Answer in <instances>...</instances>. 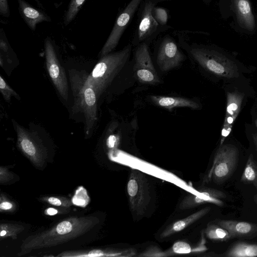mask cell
I'll return each instance as SVG.
<instances>
[{
    "label": "cell",
    "instance_id": "cell-23",
    "mask_svg": "<svg viewBox=\"0 0 257 257\" xmlns=\"http://www.w3.org/2000/svg\"><path fill=\"white\" fill-rule=\"evenodd\" d=\"M203 232L207 238L214 242L225 241L231 239L229 232L214 221L207 224Z\"/></svg>",
    "mask_w": 257,
    "mask_h": 257
},
{
    "label": "cell",
    "instance_id": "cell-32",
    "mask_svg": "<svg viewBox=\"0 0 257 257\" xmlns=\"http://www.w3.org/2000/svg\"><path fill=\"white\" fill-rule=\"evenodd\" d=\"M13 172L5 167L1 166L0 168V182L2 184H8L11 182L15 178Z\"/></svg>",
    "mask_w": 257,
    "mask_h": 257
},
{
    "label": "cell",
    "instance_id": "cell-10",
    "mask_svg": "<svg viewBox=\"0 0 257 257\" xmlns=\"http://www.w3.org/2000/svg\"><path fill=\"white\" fill-rule=\"evenodd\" d=\"M45 52L47 69L52 82L62 98H68V85L65 69L61 65L55 48L50 38L45 41Z\"/></svg>",
    "mask_w": 257,
    "mask_h": 257
},
{
    "label": "cell",
    "instance_id": "cell-36",
    "mask_svg": "<svg viewBox=\"0 0 257 257\" xmlns=\"http://www.w3.org/2000/svg\"><path fill=\"white\" fill-rule=\"evenodd\" d=\"M252 140L255 149L257 150V134H253L252 135Z\"/></svg>",
    "mask_w": 257,
    "mask_h": 257
},
{
    "label": "cell",
    "instance_id": "cell-8",
    "mask_svg": "<svg viewBox=\"0 0 257 257\" xmlns=\"http://www.w3.org/2000/svg\"><path fill=\"white\" fill-rule=\"evenodd\" d=\"M143 1L144 0H131L119 13L100 52V57L110 53L116 48L123 33Z\"/></svg>",
    "mask_w": 257,
    "mask_h": 257
},
{
    "label": "cell",
    "instance_id": "cell-3",
    "mask_svg": "<svg viewBox=\"0 0 257 257\" xmlns=\"http://www.w3.org/2000/svg\"><path fill=\"white\" fill-rule=\"evenodd\" d=\"M88 74L79 71H70V80L74 98L73 111L82 112L85 121L86 134L89 136L97 120L96 91L86 82Z\"/></svg>",
    "mask_w": 257,
    "mask_h": 257
},
{
    "label": "cell",
    "instance_id": "cell-4",
    "mask_svg": "<svg viewBox=\"0 0 257 257\" xmlns=\"http://www.w3.org/2000/svg\"><path fill=\"white\" fill-rule=\"evenodd\" d=\"M189 52L204 69L218 77L229 79L238 76L237 67L234 62L215 50L192 46L190 47Z\"/></svg>",
    "mask_w": 257,
    "mask_h": 257
},
{
    "label": "cell",
    "instance_id": "cell-7",
    "mask_svg": "<svg viewBox=\"0 0 257 257\" xmlns=\"http://www.w3.org/2000/svg\"><path fill=\"white\" fill-rule=\"evenodd\" d=\"M126 191L132 212L143 215L151 200L149 184L144 172L131 168Z\"/></svg>",
    "mask_w": 257,
    "mask_h": 257
},
{
    "label": "cell",
    "instance_id": "cell-35",
    "mask_svg": "<svg viewBox=\"0 0 257 257\" xmlns=\"http://www.w3.org/2000/svg\"><path fill=\"white\" fill-rule=\"evenodd\" d=\"M57 213L58 210L54 208H49L45 211V214L48 215H54Z\"/></svg>",
    "mask_w": 257,
    "mask_h": 257
},
{
    "label": "cell",
    "instance_id": "cell-26",
    "mask_svg": "<svg viewBox=\"0 0 257 257\" xmlns=\"http://www.w3.org/2000/svg\"><path fill=\"white\" fill-rule=\"evenodd\" d=\"M138 80L143 83L155 84L160 82L156 71L148 69H139L136 70Z\"/></svg>",
    "mask_w": 257,
    "mask_h": 257
},
{
    "label": "cell",
    "instance_id": "cell-27",
    "mask_svg": "<svg viewBox=\"0 0 257 257\" xmlns=\"http://www.w3.org/2000/svg\"><path fill=\"white\" fill-rule=\"evenodd\" d=\"M85 0H71L65 15L64 23L67 25L76 17Z\"/></svg>",
    "mask_w": 257,
    "mask_h": 257
},
{
    "label": "cell",
    "instance_id": "cell-16",
    "mask_svg": "<svg viewBox=\"0 0 257 257\" xmlns=\"http://www.w3.org/2000/svg\"><path fill=\"white\" fill-rule=\"evenodd\" d=\"M225 228L232 238L251 239L257 236V224L239 220L216 219L213 220Z\"/></svg>",
    "mask_w": 257,
    "mask_h": 257
},
{
    "label": "cell",
    "instance_id": "cell-13",
    "mask_svg": "<svg viewBox=\"0 0 257 257\" xmlns=\"http://www.w3.org/2000/svg\"><path fill=\"white\" fill-rule=\"evenodd\" d=\"M198 193L199 195L190 193L186 196L180 202L179 206V208L188 209L207 203H211L221 206L223 202L220 199L226 197V195L224 192L206 186L199 187Z\"/></svg>",
    "mask_w": 257,
    "mask_h": 257
},
{
    "label": "cell",
    "instance_id": "cell-22",
    "mask_svg": "<svg viewBox=\"0 0 257 257\" xmlns=\"http://www.w3.org/2000/svg\"><path fill=\"white\" fill-rule=\"evenodd\" d=\"M135 70L148 69L156 71L150 56L148 44L142 43L138 45L135 53Z\"/></svg>",
    "mask_w": 257,
    "mask_h": 257
},
{
    "label": "cell",
    "instance_id": "cell-38",
    "mask_svg": "<svg viewBox=\"0 0 257 257\" xmlns=\"http://www.w3.org/2000/svg\"><path fill=\"white\" fill-rule=\"evenodd\" d=\"M254 122H255V125L256 127H257V118L255 119Z\"/></svg>",
    "mask_w": 257,
    "mask_h": 257
},
{
    "label": "cell",
    "instance_id": "cell-21",
    "mask_svg": "<svg viewBox=\"0 0 257 257\" xmlns=\"http://www.w3.org/2000/svg\"><path fill=\"white\" fill-rule=\"evenodd\" d=\"M151 99L157 105L168 109L176 107H188L195 109L199 107L196 102L185 97L152 95Z\"/></svg>",
    "mask_w": 257,
    "mask_h": 257
},
{
    "label": "cell",
    "instance_id": "cell-31",
    "mask_svg": "<svg viewBox=\"0 0 257 257\" xmlns=\"http://www.w3.org/2000/svg\"><path fill=\"white\" fill-rule=\"evenodd\" d=\"M0 201L1 212H12L16 210V205L15 203L9 200L3 193L1 194Z\"/></svg>",
    "mask_w": 257,
    "mask_h": 257
},
{
    "label": "cell",
    "instance_id": "cell-12",
    "mask_svg": "<svg viewBox=\"0 0 257 257\" xmlns=\"http://www.w3.org/2000/svg\"><path fill=\"white\" fill-rule=\"evenodd\" d=\"M184 58L172 37L166 35L161 39L157 55V64L161 71H168L179 66Z\"/></svg>",
    "mask_w": 257,
    "mask_h": 257
},
{
    "label": "cell",
    "instance_id": "cell-29",
    "mask_svg": "<svg viewBox=\"0 0 257 257\" xmlns=\"http://www.w3.org/2000/svg\"><path fill=\"white\" fill-rule=\"evenodd\" d=\"M0 91L4 99L8 102L12 96L18 100L21 99L19 94L7 83L2 76H0Z\"/></svg>",
    "mask_w": 257,
    "mask_h": 257
},
{
    "label": "cell",
    "instance_id": "cell-18",
    "mask_svg": "<svg viewBox=\"0 0 257 257\" xmlns=\"http://www.w3.org/2000/svg\"><path fill=\"white\" fill-rule=\"evenodd\" d=\"M17 1L20 13L32 30H35L40 23L51 21L50 18L46 14L34 8L25 0Z\"/></svg>",
    "mask_w": 257,
    "mask_h": 257
},
{
    "label": "cell",
    "instance_id": "cell-25",
    "mask_svg": "<svg viewBox=\"0 0 257 257\" xmlns=\"http://www.w3.org/2000/svg\"><path fill=\"white\" fill-rule=\"evenodd\" d=\"M25 229L24 225L20 223L4 222L0 224L1 240L6 238L17 239L18 235Z\"/></svg>",
    "mask_w": 257,
    "mask_h": 257
},
{
    "label": "cell",
    "instance_id": "cell-28",
    "mask_svg": "<svg viewBox=\"0 0 257 257\" xmlns=\"http://www.w3.org/2000/svg\"><path fill=\"white\" fill-rule=\"evenodd\" d=\"M41 200L52 205L62 207H69L73 202L68 198L60 196H45L41 198Z\"/></svg>",
    "mask_w": 257,
    "mask_h": 257
},
{
    "label": "cell",
    "instance_id": "cell-30",
    "mask_svg": "<svg viewBox=\"0 0 257 257\" xmlns=\"http://www.w3.org/2000/svg\"><path fill=\"white\" fill-rule=\"evenodd\" d=\"M152 14L160 25L163 26H167L168 15L166 9L155 6L153 9Z\"/></svg>",
    "mask_w": 257,
    "mask_h": 257
},
{
    "label": "cell",
    "instance_id": "cell-37",
    "mask_svg": "<svg viewBox=\"0 0 257 257\" xmlns=\"http://www.w3.org/2000/svg\"><path fill=\"white\" fill-rule=\"evenodd\" d=\"M150 1L154 2L155 4H157L160 2H165V1H172V0H150Z\"/></svg>",
    "mask_w": 257,
    "mask_h": 257
},
{
    "label": "cell",
    "instance_id": "cell-40",
    "mask_svg": "<svg viewBox=\"0 0 257 257\" xmlns=\"http://www.w3.org/2000/svg\"><path fill=\"white\" fill-rule=\"evenodd\" d=\"M256 201H257V197H256Z\"/></svg>",
    "mask_w": 257,
    "mask_h": 257
},
{
    "label": "cell",
    "instance_id": "cell-2",
    "mask_svg": "<svg viewBox=\"0 0 257 257\" xmlns=\"http://www.w3.org/2000/svg\"><path fill=\"white\" fill-rule=\"evenodd\" d=\"M131 51L132 45L128 44L119 51L110 53L100 57L91 72L88 74L86 82L95 90L97 98L122 69Z\"/></svg>",
    "mask_w": 257,
    "mask_h": 257
},
{
    "label": "cell",
    "instance_id": "cell-34",
    "mask_svg": "<svg viewBox=\"0 0 257 257\" xmlns=\"http://www.w3.org/2000/svg\"><path fill=\"white\" fill-rule=\"evenodd\" d=\"M116 144V139L113 136H110L107 141V145L109 148H113Z\"/></svg>",
    "mask_w": 257,
    "mask_h": 257
},
{
    "label": "cell",
    "instance_id": "cell-9",
    "mask_svg": "<svg viewBox=\"0 0 257 257\" xmlns=\"http://www.w3.org/2000/svg\"><path fill=\"white\" fill-rule=\"evenodd\" d=\"M156 5L150 0H144L141 4L140 16L134 40L139 44L146 43L147 40L170 28L168 26L160 25L153 17L152 10Z\"/></svg>",
    "mask_w": 257,
    "mask_h": 257
},
{
    "label": "cell",
    "instance_id": "cell-14",
    "mask_svg": "<svg viewBox=\"0 0 257 257\" xmlns=\"http://www.w3.org/2000/svg\"><path fill=\"white\" fill-rule=\"evenodd\" d=\"M243 98L244 94L238 91L227 92L226 93V112L221 133L220 146L223 144L230 134L233 123L241 110Z\"/></svg>",
    "mask_w": 257,
    "mask_h": 257
},
{
    "label": "cell",
    "instance_id": "cell-39",
    "mask_svg": "<svg viewBox=\"0 0 257 257\" xmlns=\"http://www.w3.org/2000/svg\"><path fill=\"white\" fill-rule=\"evenodd\" d=\"M204 1H206V2H208V1H210V0H204Z\"/></svg>",
    "mask_w": 257,
    "mask_h": 257
},
{
    "label": "cell",
    "instance_id": "cell-5",
    "mask_svg": "<svg viewBox=\"0 0 257 257\" xmlns=\"http://www.w3.org/2000/svg\"><path fill=\"white\" fill-rule=\"evenodd\" d=\"M239 159L238 149L231 144H222L217 150L212 167L204 182L212 181L221 184L227 181L236 169Z\"/></svg>",
    "mask_w": 257,
    "mask_h": 257
},
{
    "label": "cell",
    "instance_id": "cell-6",
    "mask_svg": "<svg viewBox=\"0 0 257 257\" xmlns=\"http://www.w3.org/2000/svg\"><path fill=\"white\" fill-rule=\"evenodd\" d=\"M17 136V146L37 168H44L49 161L47 149L34 132L30 131L17 122H14Z\"/></svg>",
    "mask_w": 257,
    "mask_h": 257
},
{
    "label": "cell",
    "instance_id": "cell-19",
    "mask_svg": "<svg viewBox=\"0 0 257 257\" xmlns=\"http://www.w3.org/2000/svg\"><path fill=\"white\" fill-rule=\"evenodd\" d=\"M210 209L211 208L209 206L205 207L185 218L174 222L162 232L160 234L161 237H168L181 231L206 215L210 211Z\"/></svg>",
    "mask_w": 257,
    "mask_h": 257
},
{
    "label": "cell",
    "instance_id": "cell-1",
    "mask_svg": "<svg viewBox=\"0 0 257 257\" xmlns=\"http://www.w3.org/2000/svg\"><path fill=\"white\" fill-rule=\"evenodd\" d=\"M103 222L100 213L65 218L27 237L22 242L17 255L33 253L36 256L78 249L96 239Z\"/></svg>",
    "mask_w": 257,
    "mask_h": 257
},
{
    "label": "cell",
    "instance_id": "cell-20",
    "mask_svg": "<svg viewBox=\"0 0 257 257\" xmlns=\"http://www.w3.org/2000/svg\"><path fill=\"white\" fill-rule=\"evenodd\" d=\"M214 256L257 257V243L239 240L231 243L222 253H215Z\"/></svg>",
    "mask_w": 257,
    "mask_h": 257
},
{
    "label": "cell",
    "instance_id": "cell-17",
    "mask_svg": "<svg viewBox=\"0 0 257 257\" xmlns=\"http://www.w3.org/2000/svg\"><path fill=\"white\" fill-rule=\"evenodd\" d=\"M237 22L242 28L252 32L255 28V21L249 0H231Z\"/></svg>",
    "mask_w": 257,
    "mask_h": 257
},
{
    "label": "cell",
    "instance_id": "cell-15",
    "mask_svg": "<svg viewBox=\"0 0 257 257\" xmlns=\"http://www.w3.org/2000/svg\"><path fill=\"white\" fill-rule=\"evenodd\" d=\"M137 251L133 248H95L77 249L61 252L56 256L60 257H131L136 256Z\"/></svg>",
    "mask_w": 257,
    "mask_h": 257
},
{
    "label": "cell",
    "instance_id": "cell-11",
    "mask_svg": "<svg viewBox=\"0 0 257 257\" xmlns=\"http://www.w3.org/2000/svg\"><path fill=\"white\" fill-rule=\"evenodd\" d=\"M204 232L201 233L199 242L192 244L184 240L175 242L171 247L162 250L157 245L150 246L137 256L141 257H166L177 255L201 253L207 250Z\"/></svg>",
    "mask_w": 257,
    "mask_h": 257
},
{
    "label": "cell",
    "instance_id": "cell-33",
    "mask_svg": "<svg viewBox=\"0 0 257 257\" xmlns=\"http://www.w3.org/2000/svg\"><path fill=\"white\" fill-rule=\"evenodd\" d=\"M0 13L4 17H8L10 15V9L8 0H0Z\"/></svg>",
    "mask_w": 257,
    "mask_h": 257
},
{
    "label": "cell",
    "instance_id": "cell-24",
    "mask_svg": "<svg viewBox=\"0 0 257 257\" xmlns=\"http://www.w3.org/2000/svg\"><path fill=\"white\" fill-rule=\"evenodd\" d=\"M240 181L244 184H252L257 189V164L251 154L248 157Z\"/></svg>",
    "mask_w": 257,
    "mask_h": 257
}]
</instances>
